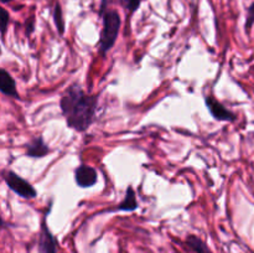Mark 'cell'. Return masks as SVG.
<instances>
[{
  "label": "cell",
  "mask_w": 254,
  "mask_h": 253,
  "mask_svg": "<svg viewBox=\"0 0 254 253\" xmlns=\"http://www.w3.org/2000/svg\"><path fill=\"white\" fill-rule=\"evenodd\" d=\"M106 2L107 0H103L101 10H99V14L103 20V27L101 30V36L98 41V52L102 57H106L117 42L122 25L118 11L106 9Z\"/></svg>",
  "instance_id": "obj_2"
},
{
  "label": "cell",
  "mask_w": 254,
  "mask_h": 253,
  "mask_svg": "<svg viewBox=\"0 0 254 253\" xmlns=\"http://www.w3.org/2000/svg\"><path fill=\"white\" fill-rule=\"evenodd\" d=\"M74 181L81 189H88L98 183V173L93 166L81 164L74 170Z\"/></svg>",
  "instance_id": "obj_6"
},
{
  "label": "cell",
  "mask_w": 254,
  "mask_h": 253,
  "mask_svg": "<svg viewBox=\"0 0 254 253\" xmlns=\"http://www.w3.org/2000/svg\"><path fill=\"white\" fill-rule=\"evenodd\" d=\"M51 148L45 143L44 136L36 135L25 144V155L27 158L32 159H41L49 155L51 153Z\"/></svg>",
  "instance_id": "obj_7"
},
{
  "label": "cell",
  "mask_w": 254,
  "mask_h": 253,
  "mask_svg": "<svg viewBox=\"0 0 254 253\" xmlns=\"http://www.w3.org/2000/svg\"><path fill=\"white\" fill-rule=\"evenodd\" d=\"M254 25V2L250 5L247 10V17H246V24H245V29L247 34H250L251 30H252Z\"/></svg>",
  "instance_id": "obj_13"
},
{
  "label": "cell",
  "mask_w": 254,
  "mask_h": 253,
  "mask_svg": "<svg viewBox=\"0 0 254 253\" xmlns=\"http://www.w3.org/2000/svg\"><path fill=\"white\" fill-rule=\"evenodd\" d=\"M51 211V206L47 207L40 226L39 233V253H57V240L47 225V216Z\"/></svg>",
  "instance_id": "obj_4"
},
{
  "label": "cell",
  "mask_w": 254,
  "mask_h": 253,
  "mask_svg": "<svg viewBox=\"0 0 254 253\" xmlns=\"http://www.w3.org/2000/svg\"><path fill=\"white\" fill-rule=\"evenodd\" d=\"M98 94H88L77 82L69 84L60 99V108L69 129L86 131L96 121Z\"/></svg>",
  "instance_id": "obj_1"
},
{
  "label": "cell",
  "mask_w": 254,
  "mask_h": 253,
  "mask_svg": "<svg viewBox=\"0 0 254 253\" xmlns=\"http://www.w3.org/2000/svg\"><path fill=\"white\" fill-rule=\"evenodd\" d=\"M205 104L207 107L208 112H210L211 117L217 122H233L237 121V116L233 113L232 111L226 108L218 99H216L213 96H206L205 97Z\"/></svg>",
  "instance_id": "obj_5"
},
{
  "label": "cell",
  "mask_w": 254,
  "mask_h": 253,
  "mask_svg": "<svg viewBox=\"0 0 254 253\" xmlns=\"http://www.w3.org/2000/svg\"><path fill=\"white\" fill-rule=\"evenodd\" d=\"M0 1H1V2H2V4H7V2L12 1V0H0Z\"/></svg>",
  "instance_id": "obj_16"
},
{
  "label": "cell",
  "mask_w": 254,
  "mask_h": 253,
  "mask_svg": "<svg viewBox=\"0 0 254 253\" xmlns=\"http://www.w3.org/2000/svg\"><path fill=\"white\" fill-rule=\"evenodd\" d=\"M34 31H35V17L31 16L26 20V22H25V32H26V36L30 37Z\"/></svg>",
  "instance_id": "obj_15"
},
{
  "label": "cell",
  "mask_w": 254,
  "mask_h": 253,
  "mask_svg": "<svg viewBox=\"0 0 254 253\" xmlns=\"http://www.w3.org/2000/svg\"><path fill=\"white\" fill-rule=\"evenodd\" d=\"M0 92L4 96L11 97V98L19 99V92H17L16 82L7 69H0Z\"/></svg>",
  "instance_id": "obj_8"
},
{
  "label": "cell",
  "mask_w": 254,
  "mask_h": 253,
  "mask_svg": "<svg viewBox=\"0 0 254 253\" xmlns=\"http://www.w3.org/2000/svg\"><path fill=\"white\" fill-rule=\"evenodd\" d=\"M52 16H54V22L56 25L57 32L60 36H64V11H62V6L60 2H56L52 11Z\"/></svg>",
  "instance_id": "obj_11"
},
{
  "label": "cell",
  "mask_w": 254,
  "mask_h": 253,
  "mask_svg": "<svg viewBox=\"0 0 254 253\" xmlns=\"http://www.w3.org/2000/svg\"><path fill=\"white\" fill-rule=\"evenodd\" d=\"M4 181L7 188L12 192L16 193L17 196H20V197L30 200V198H35L37 196L36 189L29 181L25 180L20 175H17L15 171L9 170L6 173H4Z\"/></svg>",
  "instance_id": "obj_3"
},
{
  "label": "cell",
  "mask_w": 254,
  "mask_h": 253,
  "mask_svg": "<svg viewBox=\"0 0 254 253\" xmlns=\"http://www.w3.org/2000/svg\"><path fill=\"white\" fill-rule=\"evenodd\" d=\"M186 245L195 253H212V251L206 245L205 241H202L200 237H197L195 235L188 236V238H186Z\"/></svg>",
  "instance_id": "obj_10"
},
{
  "label": "cell",
  "mask_w": 254,
  "mask_h": 253,
  "mask_svg": "<svg viewBox=\"0 0 254 253\" xmlns=\"http://www.w3.org/2000/svg\"><path fill=\"white\" fill-rule=\"evenodd\" d=\"M139 207L138 200H136L135 191H134L133 186L129 185L126 190V195L124 198L122 200V202H119L117 205L116 208H111L108 211H127V212H130V211H135Z\"/></svg>",
  "instance_id": "obj_9"
},
{
  "label": "cell",
  "mask_w": 254,
  "mask_h": 253,
  "mask_svg": "<svg viewBox=\"0 0 254 253\" xmlns=\"http://www.w3.org/2000/svg\"><path fill=\"white\" fill-rule=\"evenodd\" d=\"M121 2L124 9H127L130 14H133L140 7L141 0H121Z\"/></svg>",
  "instance_id": "obj_14"
},
{
  "label": "cell",
  "mask_w": 254,
  "mask_h": 253,
  "mask_svg": "<svg viewBox=\"0 0 254 253\" xmlns=\"http://www.w3.org/2000/svg\"><path fill=\"white\" fill-rule=\"evenodd\" d=\"M9 21H10V15L7 12L6 9L2 7L1 9V17H0V27H1V40L4 41L5 35H6L7 31V26H9Z\"/></svg>",
  "instance_id": "obj_12"
}]
</instances>
